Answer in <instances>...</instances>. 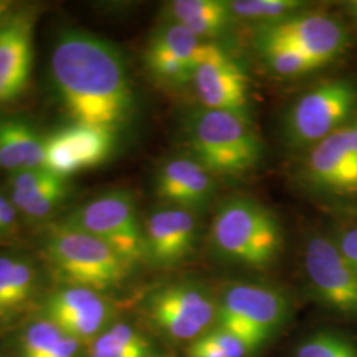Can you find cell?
<instances>
[{"label":"cell","mask_w":357,"mask_h":357,"mask_svg":"<svg viewBox=\"0 0 357 357\" xmlns=\"http://www.w3.org/2000/svg\"><path fill=\"white\" fill-rule=\"evenodd\" d=\"M81 342L51 320L38 317L22 326L11 342V357H79Z\"/></svg>","instance_id":"ffe728a7"},{"label":"cell","mask_w":357,"mask_h":357,"mask_svg":"<svg viewBox=\"0 0 357 357\" xmlns=\"http://www.w3.org/2000/svg\"><path fill=\"white\" fill-rule=\"evenodd\" d=\"M89 357H153V345L128 323H113L89 343Z\"/></svg>","instance_id":"7402d4cb"},{"label":"cell","mask_w":357,"mask_h":357,"mask_svg":"<svg viewBox=\"0 0 357 357\" xmlns=\"http://www.w3.org/2000/svg\"><path fill=\"white\" fill-rule=\"evenodd\" d=\"M234 19L270 24L301 13L305 7L299 0H234L228 1Z\"/></svg>","instance_id":"cb8c5ba5"},{"label":"cell","mask_w":357,"mask_h":357,"mask_svg":"<svg viewBox=\"0 0 357 357\" xmlns=\"http://www.w3.org/2000/svg\"><path fill=\"white\" fill-rule=\"evenodd\" d=\"M146 66L150 75L168 86H181L192 81L195 69L178 56L153 47H147Z\"/></svg>","instance_id":"4316f807"},{"label":"cell","mask_w":357,"mask_h":357,"mask_svg":"<svg viewBox=\"0 0 357 357\" xmlns=\"http://www.w3.org/2000/svg\"><path fill=\"white\" fill-rule=\"evenodd\" d=\"M51 70L76 123L113 128L131 114L134 94L121 53L102 38L66 31L54 43Z\"/></svg>","instance_id":"6da1fadb"},{"label":"cell","mask_w":357,"mask_h":357,"mask_svg":"<svg viewBox=\"0 0 357 357\" xmlns=\"http://www.w3.org/2000/svg\"><path fill=\"white\" fill-rule=\"evenodd\" d=\"M16 206L11 199H7L0 193V237H6L13 233L16 222Z\"/></svg>","instance_id":"f1b7e54d"},{"label":"cell","mask_w":357,"mask_h":357,"mask_svg":"<svg viewBox=\"0 0 357 357\" xmlns=\"http://www.w3.org/2000/svg\"><path fill=\"white\" fill-rule=\"evenodd\" d=\"M66 195L65 178L57 176L33 191L11 193V202L29 220H43L51 215Z\"/></svg>","instance_id":"603a6c76"},{"label":"cell","mask_w":357,"mask_h":357,"mask_svg":"<svg viewBox=\"0 0 357 357\" xmlns=\"http://www.w3.org/2000/svg\"><path fill=\"white\" fill-rule=\"evenodd\" d=\"M40 271L26 255H0V331L10 330L36 302Z\"/></svg>","instance_id":"ac0fdd59"},{"label":"cell","mask_w":357,"mask_h":357,"mask_svg":"<svg viewBox=\"0 0 357 357\" xmlns=\"http://www.w3.org/2000/svg\"><path fill=\"white\" fill-rule=\"evenodd\" d=\"M273 45L295 48L323 66L347 50L348 32L328 13H298L257 29L255 48Z\"/></svg>","instance_id":"ba28073f"},{"label":"cell","mask_w":357,"mask_h":357,"mask_svg":"<svg viewBox=\"0 0 357 357\" xmlns=\"http://www.w3.org/2000/svg\"><path fill=\"white\" fill-rule=\"evenodd\" d=\"M146 258L156 266H174L192 255L199 238L195 212L169 206L153 212L143 228Z\"/></svg>","instance_id":"2e32d148"},{"label":"cell","mask_w":357,"mask_h":357,"mask_svg":"<svg viewBox=\"0 0 357 357\" xmlns=\"http://www.w3.org/2000/svg\"><path fill=\"white\" fill-rule=\"evenodd\" d=\"M166 16L168 23L181 24L204 41L224 36L234 22L228 1L221 0L171 1Z\"/></svg>","instance_id":"44dd1931"},{"label":"cell","mask_w":357,"mask_h":357,"mask_svg":"<svg viewBox=\"0 0 357 357\" xmlns=\"http://www.w3.org/2000/svg\"><path fill=\"white\" fill-rule=\"evenodd\" d=\"M147 314L153 326L169 339L193 342L216 323L217 298L202 283L176 282L151 294Z\"/></svg>","instance_id":"52a82bcc"},{"label":"cell","mask_w":357,"mask_h":357,"mask_svg":"<svg viewBox=\"0 0 357 357\" xmlns=\"http://www.w3.org/2000/svg\"><path fill=\"white\" fill-rule=\"evenodd\" d=\"M43 255L65 286L86 287L98 293L118 287L134 266L107 243L64 224L47 234Z\"/></svg>","instance_id":"277c9868"},{"label":"cell","mask_w":357,"mask_h":357,"mask_svg":"<svg viewBox=\"0 0 357 357\" xmlns=\"http://www.w3.org/2000/svg\"><path fill=\"white\" fill-rule=\"evenodd\" d=\"M351 8H352V11H354V15H355V17L357 19V1H354L352 4H351Z\"/></svg>","instance_id":"d6a6232c"},{"label":"cell","mask_w":357,"mask_h":357,"mask_svg":"<svg viewBox=\"0 0 357 357\" xmlns=\"http://www.w3.org/2000/svg\"><path fill=\"white\" fill-rule=\"evenodd\" d=\"M290 312L291 303L286 294L264 283L234 282L217 298V318L243 320L265 343L287 323Z\"/></svg>","instance_id":"30bf717a"},{"label":"cell","mask_w":357,"mask_h":357,"mask_svg":"<svg viewBox=\"0 0 357 357\" xmlns=\"http://www.w3.org/2000/svg\"><path fill=\"white\" fill-rule=\"evenodd\" d=\"M295 357H357V348L340 333L319 331L298 344Z\"/></svg>","instance_id":"83f0119b"},{"label":"cell","mask_w":357,"mask_h":357,"mask_svg":"<svg viewBox=\"0 0 357 357\" xmlns=\"http://www.w3.org/2000/svg\"><path fill=\"white\" fill-rule=\"evenodd\" d=\"M261 57L275 75L283 77L302 76L321 68L319 63L291 47L273 45L257 48Z\"/></svg>","instance_id":"484cf974"},{"label":"cell","mask_w":357,"mask_h":357,"mask_svg":"<svg viewBox=\"0 0 357 357\" xmlns=\"http://www.w3.org/2000/svg\"><path fill=\"white\" fill-rule=\"evenodd\" d=\"M35 16L11 13L0 23V105L13 102L29 82L33 64Z\"/></svg>","instance_id":"9a60e30c"},{"label":"cell","mask_w":357,"mask_h":357,"mask_svg":"<svg viewBox=\"0 0 357 357\" xmlns=\"http://www.w3.org/2000/svg\"><path fill=\"white\" fill-rule=\"evenodd\" d=\"M63 224L107 243L132 265L146 258L144 233L128 192L98 196L77 208Z\"/></svg>","instance_id":"8992f818"},{"label":"cell","mask_w":357,"mask_h":357,"mask_svg":"<svg viewBox=\"0 0 357 357\" xmlns=\"http://www.w3.org/2000/svg\"><path fill=\"white\" fill-rule=\"evenodd\" d=\"M113 128L76 123L45 139V168L60 178L103 163L114 149Z\"/></svg>","instance_id":"7c38bea8"},{"label":"cell","mask_w":357,"mask_h":357,"mask_svg":"<svg viewBox=\"0 0 357 357\" xmlns=\"http://www.w3.org/2000/svg\"><path fill=\"white\" fill-rule=\"evenodd\" d=\"M45 167V139L22 119L0 118V169Z\"/></svg>","instance_id":"d6986e66"},{"label":"cell","mask_w":357,"mask_h":357,"mask_svg":"<svg viewBox=\"0 0 357 357\" xmlns=\"http://www.w3.org/2000/svg\"><path fill=\"white\" fill-rule=\"evenodd\" d=\"M302 176L317 191L336 195L357 192L351 121L310 149Z\"/></svg>","instance_id":"4fadbf2b"},{"label":"cell","mask_w":357,"mask_h":357,"mask_svg":"<svg viewBox=\"0 0 357 357\" xmlns=\"http://www.w3.org/2000/svg\"><path fill=\"white\" fill-rule=\"evenodd\" d=\"M253 349L241 337L216 326L192 342L188 357H246Z\"/></svg>","instance_id":"d4e9b609"},{"label":"cell","mask_w":357,"mask_h":357,"mask_svg":"<svg viewBox=\"0 0 357 357\" xmlns=\"http://www.w3.org/2000/svg\"><path fill=\"white\" fill-rule=\"evenodd\" d=\"M352 125V135H354V153H355V168H356V185H357V113L351 119Z\"/></svg>","instance_id":"4dcf8cb0"},{"label":"cell","mask_w":357,"mask_h":357,"mask_svg":"<svg viewBox=\"0 0 357 357\" xmlns=\"http://www.w3.org/2000/svg\"><path fill=\"white\" fill-rule=\"evenodd\" d=\"M357 113V88L345 79H332L302 94L289 107L283 137L293 149H311Z\"/></svg>","instance_id":"5b68a950"},{"label":"cell","mask_w":357,"mask_h":357,"mask_svg":"<svg viewBox=\"0 0 357 357\" xmlns=\"http://www.w3.org/2000/svg\"><path fill=\"white\" fill-rule=\"evenodd\" d=\"M11 10H13V3L0 0V23L11 13Z\"/></svg>","instance_id":"1f68e13d"},{"label":"cell","mask_w":357,"mask_h":357,"mask_svg":"<svg viewBox=\"0 0 357 357\" xmlns=\"http://www.w3.org/2000/svg\"><path fill=\"white\" fill-rule=\"evenodd\" d=\"M40 317L81 343H90L113 324V308L102 293L64 286L44 301Z\"/></svg>","instance_id":"8fae6325"},{"label":"cell","mask_w":357,"mask_h":357,"mask_svg":"<svg viewBox=\"0 0 357 357\" xmlns=\"http://www.w3.org/2000/svg\"><path fill=\"white\" fill-rule=\"evenodd\" d=\"M184 132L193 156L218 176H240L259 165L262 143L249 115L199 107L185 119Z\"/></svg>","instance_id":"7a4b0ae2"},{"label":"cell","mask_w":357,"mask_h":357,"mask_svg":"<svg viewBox=\"0 0 357 357\" xmlns=\"http://www.w3.org/2000/svg\"><path fill=\"white\" fill-rule=\"evenodd\" d=\"M156 193L171 206L202 211L216 191L213 175L193 156H178L163 163L156 175Z\"/></svg>","instance_id":"e0dca14e"},{"label":"cell","mask_w":357,"mask_h":357,"mask_svg":"<svg viewBox=\"0 0 357 357\" xmlns=\"http://www.w3.org/2000/svg\"><path fill=\"white\" fill-rule=\"evenodd\" d=\"M211 243L222 259L246 268H268L283 245L278 218L248 197H230L218 205L211 225Z\"/></svg>","instance_id":"3957f363"},{"label":"cell","mask_w":357,"mask_h":357,"mask_svg":"<svg viewBox=\"0 0 357 357\" xmlns=\"http://www.w3.org/2000/svg\"><path fill=\"white\" fill-rule=\"evenodd\" d=\"M307 280L320 301L357 318V273L337 243L323 234L311 236L303 252Z\"/></svg>","instance_id":"9c48e42d"},{"label":"cell","mask_w":357,"mask_h":357,"mask_svg":"<svg viewBox=\"0 0 357 357\" xmlns=\"http://www.w3.org/2000/svg\"><path fill=\"white\" fill-rule=\"evenodd\" d=\"M192 82L202 107L249 115V78L222 47L196 68Z\"/></svg>","instance_id":"5bb4252c"},{"label":"cell","mask_w":357,"mask_h":357,"mask_svg":"<svg viewBox=\"0 0 357 357\" xmlns=\"http://www.w3.org/2000/svg\"><path fill=\"white\" fill-rule=\"evenodd\" d=\"M336 243L357 273V228L344 231Z\"/></svg>","instance_id":"f546056e"}]
</instances>
